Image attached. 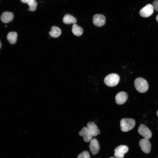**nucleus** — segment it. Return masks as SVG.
I'll list each match as a JSON object with an SVG mask.
<instances>
[{"label":"nucleus","instance_id":"f257e3e1","mask_svg":"<svg viewBox=\"0 0 158 158\" xmlns=\"http://www.w3.org/2000/svg\"><path fill=\"white\" fill-rule=\"evenodd\" d=\"M134 86L136 90L140 93H145L148 90V82L143 78H136L134 81Z\"/></svg>","mask_w":158,"mask_h":158},{"label":"nucleus","instance_id":"f03ea898","mask_svg":"<svg viewBox=\"0 0 158 158\" xmlns=\"http://www.w3.org/2000/svg\"><path fill=\"white\" fill-rule=\"evenodd\" d=\"M135 123V121L133 119L123 118L120 121L121 129L123 132L130 131L133 128Z\"/></svg>","mask_w":158,"mask_h":158},{"label":"nucleus","instance_id":"7ed1b4c3","mask_svg":"<svg viewBox=\"0 0 158 158\" xmlns=\"http://www.w3.org/2000/svg\"><path fill=\"white\" fill-rule=\"evenodd\" d=\"M119 80V76L117 74L112 73L106 76L104 78V82L107 86L113 87L117 85Z\"/></svg>","mask_w":158,"mask_h":158},{"label":"nucleus","instance_id":"20e7f679","mask_svg":"<svg viewBox=\"0 0 158 158\" xmlns=\"http://www.w3.org/2000/svg\"><path fill=\"white\" fill-rule=\"evenodd\" d=\"M138 131L144 138L149 139L152 136V133L150 129L145 125L141 124L139 126Z\"/></svg>","mask_w":158,"mask_h":158},{"label":"nucleus","instance_id":"39448f33","mask_svg":"<svg viewBox=\"0 0 158 158\" xmlns=\"http://www.w3.org/2000/svg\"><path fill=\"white\" fill-rule=\"evenodd\" d=\"M153 12L154 8L152 5L148 4L140 10L139 13L142 17L146 18L151 16Z\"/></svg>","mask_w":158,"mask_h":158},{"label":"nucleus","instance_id":"423d86ee","mask_svg":"<svg viewBox=\"0 0 158 158\" xmlns=\"http://www.w3.org/2000/svg\"><path fill=\"white\" fill-rule=\"evenodd\" d=\"M128 150V148L125 145H120L114 149V155L117 158H123L124 154L127 153Z\"/></svg>","mask_w":158,"mask_h":158},{"label":"nucleus","instance_id":"0eeeda50","mask_svg":"<svg viewBox=\"0 0 158 158\" xmlns=\"http://www.w3.org/2000/svg\"><path fill=\"white\" fill-rule=\"evenodd\" d=\"M93 23L97 27H101L104 25L106 22L105 17L102 14H96L93 17Z\"/></svg>","mask_w":158,"mask_h":158},{"label":"nucleus","instance_id":"6e6552de","mask_svg":"<svg viewBox=\"0 0 158 158\" xmlns=\"http://www.w3.org/2000/svg\"><path fill=\"white\" fill-rule=\"evenodd\" d=\"M139 145L141 150L144 153L148 154L150 152L151 150V144L148 139L144 138L139 141Z\"/></svg>","mask_w":158,"mask_h":158},{"label":"nucleus","instance_id":"1a4fd4ad","mask_svg":"<svg viewBox=\"0 0 158 158\" xmlns=\"http://www.w3.org/2000/svg\"><path fill=\"white\" fill-rule=\"evenodd\" d=\"M90 151L93 155L97 154L99 150V145L97 140L95 138L92 139L89 145Z\"/></svg>","mask_w":158,"mask_h":158},{"label":"nucleus","instance_id":"9d476101","mask_svg":"<svg viewBox=\"0 0 158 158\" xmlns=\"http://www.w3.org/2000/svg\"><path fill=\"white\" fill-rule=\"evenodd\" d=\"M128 98L127 94L125 92L122 91L118 93L115 97L116 103L119 105L124 104Z\"/></svg>","mask_w":158,"mask_h":158},{"label":"nucleus","instance_id":"9b49d317","mask_svg":"<svg viewBox=\"0 0 158 158\" xmlns=\"http://www.w3.org/2000/svg\"><path fill=\"white\" fill-rule=\"evenodd\" d=\"M80 135L83 137L84 141L86 142H89L92 139V135L87 127H83L79 132Z\"/></svg>","mask_w":158,"mask_h":158},{"label":"nucleus","instance_id":"f8f14e48","mask_svg":"<svg viewBox=\"0 0 158 158\" xmlns=\"http://www.w3.org/2000/svg\"><path fill=\"white\" fill-rule=\"evenodd\" d=\"M87 127L89 130L92 136H96L100 133V131L96 125L93 122H88Z\"/></svg>","mask_w":158,"mask_h":158},{"label":"nucleus","instance_id":"ddd939ff","mask_svg":"<svg viewBox=\"0 0 158 158\" xmlns=\"http://www.w3.org/2000/svg\"><path fill=\"white\" fill-rule=\"evenodd\" d=\"M13 18V14L11 12H5L1 15V20L2 22L7 23L11 21Z\"/></svg>","mask_w":158,"mask_h":158},{"label":"nucleus","instance_id":"4468645a","mask_svg":"<svg viewBox=\"0 0 158 158\" xmlns=\"http://www.w3.org/2000/svg\"><path fill=\"white\" fill-rule=\"evenodd\" d=\"M63 22L65 24H75L77 22L76 19L73 16L69 14H66L63 18Z\"/></svg>","mask_w":158,"mask_h":158},{"label":"nucleus","instance_id":"2eb2a0df","mask_svg":"<svg viewBox=\"0 0 158 158\" xmlns=\"http://www.w3.org/2000/svg\"><path fill=\"white\" fill-rule=\"evenodd\" d=\"M51 30L49 32V34L51 36L54 38L58 37L61 33L60 29L56 26H52L51 28Z\"/></svg>","mask_w":158,"mask_h":158},{"label":"nucleus","instance_id":"dca6fc26","mask_svg":"<svg viewBox=\"0 0 158 158\" xmlns=\"http://www.w3.org/2000/svg\"><path fill=\"white\" fill-rule=\"evenodd\" d=\"M17 34L16 32H11L7 36V38L9 42L11 44H14L17 40Z\"/></svg>","mask_w":158,"mask_h":158},{"label":"nucleus","instance_id":"f3484780","mask_svg":"<svg viewBox=\"0 0 158 158\" xmlns=\"http://www.w3.org/2000/svg\"><path fill=\"white\" fill-rule=\"evenodd\" d=\"M72 31L73 34L77 36L81 35L83 32V28L75 24L73 25Z\"/></svg>","mask_w":158,"mask_h":158},{"label":"nucleus","instance_id":"a211bd4d","mask_svg":"<svg viewBox=\"0 0 158 158\" xmlns=\"http://www.w3.org/2000/svg\"><path fill=\"white\" fill-rule=\"evenodd\" d=\"M29 6L28 10L30 11H35L37 6V3L35 0H29L26 3Z\"/></svg>","mask_w":158,"mask_h":158},{"label":"nucleus","instance_id":"6ab92c4d","mask_svg":"<svg viewBox=\"0 0 158 158\" xmlns=\"http://www.w3.org/2000/svg\"><path fill=\"white\" fill-rule=\"evenodd\" d=\"M77 158H90L89 152L86 151L82 152L78 156Z\"/></svg>","mask_w":158,"mask_h":158},{"label":"nucleus","instance_id":"aec40b11","mask_svg":"<svg viewBox=\"0 0 158 158\" xmlns=\"http://www.w3.org/2000/svg\"><path fill=\"white\" fill-rule=\"evenodd\" d=\"M154 9L158 11V0L154 1L152 4Z\"/></svg>","mask_w":158,"mask_h":158},{"label":"nucleus","instance_id":"412c9836","mask_svg":"<svg viewBox=\"0 0 158 158\" xmlns=\"http://www.w3.org/2000/svg\"><path fill=\"white\" fill-rule=\"evenodd\" d=\"M20 1L24 3H26L29 0H20Z\"/></svg>","mask_w":158,"mask_h":158},{"label":"nucleus","instance_id":"4be33fe9","mask_svg":"<svg viewBox=\"0 0 158 158\" xmlns=\"http://www.w3.org/2000/svg\"><path fill=\"white\" fill-rule=\"evenodd\" d=\"M156 19L157 21L158 22V15H157L156 18Z\"/></svg>","mask_w":158,"mask_h":158},{"label":"nucleus","instance_id":"5701e85b","mask_svg":"<svg viewBox=\"0 0 158 158\" xmlns=\"http://www.w3.org/2000/svg\"><path fill=\"white\" fill-rule=\"evenodd\" d=\"M1 43L0 41V49L1 47Z\"/></svg>","mask_w":158,"mask_h":158},{"label":"nucleus","instance_id":"b1692460","mask_svg":"<svg viewBox=\"0 0 158 158\" xmlns=\"http://www.w3.org/2000/svg\"><path fill=\"white\" fill-rule=\"evenodd\" d=\"M156 113H157V116L158 117V110L157 111Z\"/></svg>","mask_w":158,"mask_h":158},{"label":"nucleus","instance_id":"393cba45","mask_svg":"<svg viewBox=\"0 0 158 158\" xmlns=\"http://www.w3.org/2000/svg\"><path fill=\"white\" fill-rule=\"evenodd\" d=\"M5 26V27H6L7 25H6Z\"/></svg>","mask_w":158,"mask_h":158},{"label":"nucleus","instance_id":"a878e982","mask_svg":"<svg viewBox=\"0 0 158 158\" xmlns=\"http://www.w3.org/2000/svg\"><path fill=\"white\" fill-rule=\"evenodd\" d=\"M110 158H114V157H111Z\"/></svg>","mask_w":158,"mask_h":158}]
</instances>
